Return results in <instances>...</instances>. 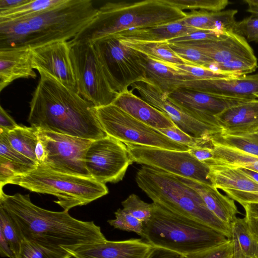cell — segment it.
Returning a JSON list of instances; mask_svg holds the SVG:
<instances>
[{"mask_svg": "<svg viewBox=\"0 0 258 258\" xmlns=\"http://www.w3.org/2000/svg\"><path fill=\"white\" fill-rule=\"evenodd\" d=\"M0 206L14 221L22 239L67 251L107 240L93 221L78 220L68 211L42 208L31 201L29 195H8L0 189Z\"/></svg>", "mask_w": 258, "mask_h": 258, "instance_id": "1", "label": "cell"}, {"mask_svg": "<svg viewBox=\"0 0 258 258\" xmlns=\"http://www.w3.org/2000/svg\"><path fill=\"white\" fill-rule=\"evenodd\" d=\"M38 72L40 79L29 103L31 126L90 140L108 136L91 103L50 74Z\"/></svg>", "mask_w": 258, "mask_h": 258, "instance_id": "2", "label": "cell"}, {"mask_svg": "<svg viewBox=\"0 0 258 258\" xmlns=\"http://www.w3.org/2000/svg\"><path fill=\"white\" fill-rule=\"evenodd\" d=\"M185 16L184 11L166 0L108 2L98 9L93 19L69 41L93 42L126 30L175 22Z\"/></svg>", "mask_w": 258, "mask_h": 258, "instance_id": "3", "label": "cell"}, {"mask_svg": "<svg viewBox=\"0 0 258 258\" xmlns=\"http://www.w3.org/2000/svg\"><path fill=\"white\" fill-rule=\"evenodd\" d=\"M141 237L153 247L184 256L220 245L229 239L200 222L154 203L149 220L143 224Z\"/></svg>", "mask_w": 258, "mask_h": 258, "instance_id": "4", "label": "cell"}, {"mask_svg": "<svg viewBox=\"0 0 258 258\" xmlns=\"http://www.w3.org/2000/svg\"><path fill=\"white\" fill-rule=\"evenodd\" d=\"M136 181L153 203L200 222L227 238H231V225L215 216L199 194L176 175L143 165L137 173Z\"/></svg>", "mask_w": 258, "mask_h": 258, "instance_id": "5", "label": "cell"}, {"mask_svg": "<svg viewBox=\"0 0 258 258\" xmlns=\"http://www.w3.org/2000/svg\"><path fill=\"white\" fill-rule=\"evenodd\" d=\"M7 184L55 196L57 200L54 202L68 211L74 207L86 205L108 193L105 184L92 177L59 172L40 165L11 178Z\"/></svg>", "mask_w": 258, "mask_h": 258, "instance_id": "6", "label": "cell"}, {"mask_svg": "<svg viewBox=\"0 0 258 258\" xmlns=\"http://www.w3.org/2000/svg\"><path fill=\"white\" fill-rule=\"evenodd\" d=\"M98 9L91 0H65L25 20L30 28L27 47L32 49L74 38L93 19Z\"/></svg>", "mask_w": 258, "mask_h": 258, "instance_id": "7", "label": "cell"}, {"mask_svg": "<svg viewBox=\"0 0 258 258\" xmlns=\"http://www.w3.org/2000/svg\"><path fill=\"white\" fill-rule=\"evenodd\" d=\"M68 42L77 93L96 108L113 104L120 94L110 81L92 43Z\"/></svg>", "mask_w": 258, "mask_h": 258, "instance_id": "8", "label": "cell"}, {"mask_svg": "<svg viewBox=\"0 0 258 258\" xmlns=\"http://www.w3.org/2000/svg\"><path fill=\"white\" fill-rule=\"evenodd\" d=\"M96 110L100 123L107 135L124 144L181 151H187L190 148L172 140L113 104L96 108Z\"/></svg>", "mask_w": 258, "mask_h": 258, "instance_id": "9", "label": "cell"}, {"mask_svg": "<svg viewBox=\"0 0 258 258\" xmlns=\"http://www.w3.org/2000/svg\"><path fill=\"white\" fill-rule=\"evenodd\" d=\"M104 70L120 94L135 83L147 80L146 56L112 35L91 42Z\"/></svg>", "mask_w": 258, "mask_h": 258, "instance_id": "10", "label": "cell"}, {"mask_svg": "<svg viewBox=\"0 0 258 258\" xmlns=\"http://www.w3.org/2000/svg\"><path fill=\"white\" fill-rule=\"evenodd\" d=\"M133 162L173 175L211 184L209 167L189 152L125 144Z\"/></svg>", "mask_w": 258, "mask_h": 258, "instance_id": "11", "label": "cell"}, {"mask_svg": "<svg viewBox=\"0 0 258 258\" xmlns=\"http://www.w3.org/2000/svg\"><path fill=\"white\" fill-rule=\"evenodd\" d=\"M37 136L46 151L45 160L40 165L59 172L92 177L85 156L93 140L39 128Z\"/></svg>", "mask_w": 258, "mask_h": 258, "instance_id": "12", "label": "cell"}, {"mask_svg": "<svg viewBox=\"0 0 258 258\" xmlns=\"http://www.w3.org/2000/svg\"><path fill=\"white\" fill-rule=\"evenodd\" d=\"M133 162L126 145L109 136L93 140L85 156L91 176L104 184L121 180Z\"/></svg>", "mask_w": 258, "mask_h": 258, "instance_id": "13", "label": "cell"}, {"mask_svg": "<svg viewBox=\"0 0 258 258\" xmlns=\"http://www.w3.org/2000/svg\"><path fill=\"white\" fill-rule=\"evenodd\" d=\"M132 90L147 103L166 114L179 129L195 137H211L221 133V127L212 126L192 117L147 80L134 83Z\"/></svg>", "mask_w": 258, "mask_h": 258, "instance_id": "14", "label": "cell"}, {"mask_svg": "<svg viewBox=\"0 0 258 258\" xmlns=\"http://www.w3.org/2000/svg\"><path fill=\"white\" fill-rule=\"evenodd\" d=\"M168 96L194 118L219 127H221L217 115L229 107L252 100L212 95L185 88H180Z\"/></svg>", "mask_w": 258, "mask_h": 258, "instance_id": "15", "label": "cell"}, {"mask_svg": "<svg viewBox=\"0 0 258 258\" xmlns=\"http://www.w3.org/2000/svg\"><path fill=\"white\" fill-rule=\"evenodd\" d=\"M34 69L56 78L77 93L68 41H57L31 49Z\"/></svg>", "mask_w": 258, "mask_h": 258, "instance_id": "16", "label": "cell"}, {"mask_svg": "<svg viewBox=\"0 0 258 258\" xmlns=\"http://www.w3.org/2000/svg\"><path fill=\"white\" fill-rule=\"evenodd\" d=\"M181 88L229 98L258 99V74L235 78L184 81Z\"/></svg>", "mask_w": 258, "mask_h": 258, "instance_id": "17", "label": "cell"}, {"mask_svg": "<svg viewBox=\"0 0 258 258\" xmlns=\"http://www.w3.org/2000/svg\"><path fill=\"white\" fill-rule=\"evenodd\" d=\"M152 247L142 238L96 242L68 251L74 258H147Z\"/></svg>", "mask_w": 258, "mask_h": 258, "instance_id": "18", "label": "cell"}, {"mask_svg": "<svg viewBox=\"0 0 258 258\" xmlns=\"http://www.w3.org/2000/svg\"><path fill=\"white\" fill-rule=\"evenodd\" d=\"M185 43L197 48L214 63L234 59L257 60L246 40L233 32H229L227 37L220 40Z\"/></svg>", "mask_w": 258, "mask_h": 258, "instance_id": "19", "label": "cell"}, {"mask_svg": "<svg viewBox=\"0 0 258 258\" xmlns=\"http://www.w3.org/2000/svg\"><path fill=\"white\" fill-rule=\"evenodd\" d=\"M36 77L31 48L0 49V92L15 80Z\"/></svg>", "mask_w": 258, "mask_h": 258, "instance_id": "20", "label": "cell"}, {"mask_svg": "<svg viewBox=\"0 0 258 258\" xmlns=\"http://www.w3.org/2000/svg\"><path fill=\"white\" fill-rule=\"evenodd\" d=\"M222 133L239 135L258 130V99L229 107L216 116Z\"/></svg>", "mask_w": 258, "mask_h": 258, "instance_id": "21", "label": "cell"}, {"mask_svg": "<svg viewBox=\"0 0 258 258\" xmlns=\"http://www.w3.org/2000/svg\"><path fill=\"white\" fill-rule=\"evenodd\" d=\"M113 104L135 119L157 130L175 125L164 113L153 107L128 89L117 97Z\"/></svg>", "mask_w": 258, "mask_h": 258, "instance_id": "22", "label": "cell"}, {"mask_svg": "<svg viewBox=\"0 0 258 258\" xmlns=\"http://www.w3.org/2000/svg\"><path fill=\"white\" fill-rule=\"evenodd\" d=\"M178 179L195 190L208 209L222 222L231 225L239 214L234 201L220 193L211 184L176 176Z\"/></svg>", "mask_w": 258, "mask_h": 258, "instance_id": "23", "label": "cell"}, {"mask_svg": "<svg viewBox=\"0 0 258 258\" xmlns=\"http://www.w3.org/2000/svg\"><path fill=\"white\" fill-rule=\"evenodd\" d=\"M199 30L186 26L181 20L147 28L126 30L114 35L120 40L159 42L169 41Z\"/></svg>", "mask_w": 258, "mask_h": 258, "instance_id": "24", "label": "cell"}, {"mask_svg": "<svg viewBox=\"0 0 258 258\" xmlns=\"http://www.w3.org/2000/svg\"><path fill=\"white\" fill-rule=\"evenodd\" d=\"M237 13L236 10L219 12L194 10L186 13L185 17L181 20L186 26L198 29L233 32Z\"/></svg>", "mask_w": 258, "mask_h": 258, "instance_id": "25", "label": "cell"}, {"mask_svg": "<svg viewBox=\"0 0 258 258\" xmlns=\"http://www.w3.org/2000/svg\"><path fill=\"white\" fill-rule=\"evenodd\" d=\"M208 166V178L215 188L222 190L258 191V183L245 175L240 168L217 164Z\"/></svg>", "mask_w": 258, "mask_h": 258, "instance_id": "26", "label": "cell"}, {"mask_svg": "<svg viewBox=\"0 0 258 258\" xmlns=\"http://www.w3.org/2000/svg\"><path fill=\"white\" fill-rule=\"evenodd\" d=\"M145 66L147 80L168 95L181 88L185 81L183 77L169 63L146 56Z\"/></svg>", "mask_w": 258, "mask_h": 258, "instance_id": "27", "label": "cell"}, {"mask_svg": "<svg viewBox=\"0 0 258 258\" xmlns=\"http://www.w3.org/2000/svg\"><path fill=\"white\" fill-rule=\"evenodd\" d=\"M232 258H258V242L252 235L245 218L237 217L231 224Z\"/></svg>", "mask_w": 258, "mask_h": 258, "instance_id": "28", "label": "cell"}, {"mask_svg": "<svg viewBox=\"0 0 258 258\" xmlns=\"http://www.w3.org/2000/svg\"><path fill=\"white\" fill-rule=\"evenodd\" d=\"M214 157L207 165L217 164L234 168H243L258 173V157L227 147L212 140Z\"/></svg>", "mask_w": 258, "mask_h": 258, "instance_id": "29", "label": "cell"}, {"mask_svg": "<svg viewBox=\"0 0 258 258\" xmlns=\"http://www.w3.org/2000/svg\"><path fill=\"white\" fill-rule=\"evenodd\" d=\"M119 40L128 47L159 61L169 64L190 65L173 51L168 41L142 42Z\"/></svg>", "mask_w": 258, "mask_h": 258, "instance_id": "30", "label": "cell"}, {"mask_svg": "<svg viewBox=\"0 0 258 258\" xmlns=\"http://www.w3.org/2000/svg\"><path fill=\"white\" fill-rule=\"evenodd\" d=\"M37 131L38 128L35 127L19 125L9 132H2L6 133L9 143L14 149L37 165L35 151L38 142Z\"/></svg>", "mask_w": 258, "mask_h": 258, "instance_id": "31", "label": "cell"}, {"mask_svg": "<svg viewBox=\"0 0 258 258\" xmlns=\"http://www.w3.org/2000/svg\"><path fill=\"white\" fill-rule=\"evenodd\" d=\"M29 35L25 20L0 23V49L27 47Z\"/></svg>", "mask_w": 258, "mask_h": 258, "instance_id": "32", "label": "cell"}, {"mask_svg": "<svg viewBox=\"0 0 258 258\" xmlns=\"http://www.w3.org/2000/svg\"><path fill=\"white\" fill-rule=\"evenodd\" d=\"M65 0H28L15 8L0 11V23L24 20L54 7Z\"/></svg>", "mask_w": 258, "mask_h": 258, "instance_id": "33", "label": "cell"}, {"mask_svg": "<svg viewBox=\"0 0 258 258\" xmlns=\"http://www.w3.org/2000/svg\"><path fill=\"white\" fill-rule=\"evenodd\" d=\"M67 251L49 247L33 241L22 239L15 258H70Z\"/></svg>", "mask_w": 258, "mask_h": 258, "instance_id": "34", "label": "cell"}, {"mask_svg": "<svg viewBox=\"0 0 258 258\" xmlns=\"http://www.w3.org/2000/svg\"><path fill=\"white\" fill-rule=\"evenodd\" d=\"M170 64L183 77L185 81L235 78L241 77L232 74L223 73L192 65Z\"/></svg>", "mask_w": 258, "mask_h": 258, "instance_id": "35", "label": "cell"}, {"mask_svg": "<svg viewBox=\"0 0 258 258\" xmlns=\"http://www.w3.org/2000/svg\"><path fill=\"white\" fill-rule=\"evenodd\" d=\"M171 48L190 65L210 69L214 63L196 47L185 42L169 43Z\"/></svg>", "mask_w": 258, "mask_h": 258, "instance_id": "36", "label": "cell"}, {"mask_svg": "<svg viewBox=\"0 0 258 258\" xmlns=\"http://www.w3.org/2000/svg\"><path fill=\"white\" fill-rule=\"evenodd\" d=\"M212 140L258 157V143L247 137L221 133L213 136Z\"/></svg>", "mask_w": 258, "mask_h": 258, "instance_id": "37", "label": "cell"}, {"mask_svg": "<svg viewBox=\"0 0 258 258\" xmlns=\"http://www.w3.org/2000/svg\"><path fill=\"white\" fill-rule=\"evenodd\" d=\"M167 3L179 10L219 12L228 6L227 0H166Z\"/></svg>", "mask_w": 258, "mask_h": 258, "instance_id": "38", "label": "cell"}, {"mask_svg": "<svg viewBox=\"0 0 258 258\" xmlns=\"http://www.w3.org/2000/svg\"><path fill=\"white\" fill-rule=\"evenodd\" d=\"M158 130L172 140L189 148L213 147L212 143L213 136L203 138L192 137L183 132L175 125L172 127L160 128Z\"/></svg>", "mask_w": 258, "mask_h": 258, "instance_id": "39", "label": "cell"}, {"mask_svg": "<svg viewBox=\"0 0 258 258\" xmlns=\"http://www.w3.org/2000/svg\"><path fill=\"white\" fill-rule=\"evenodd\" d=\"M121 205L122 209L125 212L138 219L143 224L149 220L153 209V203H146L135 194L130 195L121 202Z\"/></svg>", "mask_w": 258, "mask_h": 258, "instance_id": "40", "label": "cell"}, {"mask_svg": "<svg viewBox=\"0 0 258 258\" xmlns=\"http://www.w3.org/2000/svg\"><path fill=\"white\" fill-rule=\"evenodd\" d=\"M0 232L3 234L12 251L16 256L19 251L22 239L14 221L9 214L1 206Z\"/></svg>", "mask_w": 258, "mask_h": 258, "instance_id": "41", "label": "cell"}, {"mask_svg": "<svg viewBox=\"0 0 258 258\" xmlns=\"http://www.w3.org/2000/svg\"><path fill=\"white\" fill-rule=\"evenodd\" d=\"M257 67V60L234 59L221 63H213L210 69L243 76L255 72Z\"/></svg>", "mask_w": 258, "mask_h": 258, "instance_id": "42", "label": "cell"}, {"mask_svg": "<svg viewBox=\"0 0 258 258\" xmlns=\"http://www.w3.org/2000/svg\"><path fill=\"white\" fill-rule=\"evenodd\" d=\"M115 218L107 221L109 224L115 229L132 231L140 236L143 231V223L123 209H118L114 213Z\"/></svg>", "mask_w": 258, "mask_h": 258, "instance_id": "43", "label": "cell"}, {"mask_svg": "<svg viewBox=\"0 0 258 258\" xmlns=\"http://www.w3.org/2000/svg\"><path fill=\"white\" fill-rule=\"evenodd\" d=\"M35 167L28 166L0 157L1 189L11 178L27 173Z\"/></svg>", "mask_w": 258, "mask_h": 258, "instance_id": "44", "label": "cell"}, {"mask_svg": "<svg viewBox=\"0 0 258 258\" xmlns=\"http://www.w3.org/2000/svg\"><path fill=\"white\" fill-rule=\"evenodd\" d=\"M233 33L244 37L247 42L258 43V16H250L236 22Z\"/></svg>", "mask_w": 258, "mask_h": 258, "instance_id": "45", "label": "cell"}, {"mask_svg": "<svg viewBox=\"0 0 258 258\" xmlns=\"http://www.w3.org/2000/svg\"><path fill=\"white\" fill-rule=\"evenodd\" d=\"M0 157L30 167L37 165L31 160L14 149L9 143L6 133L0 131Z\"/></svg>", "mask_w": 258, "mask_h": 258, "instance_id": "46", "label": "cell"}, {"mask_svg": "<svg viewBox=\"0 0 258 258\" xmlns=\"http://www.w3.org/2000/svg\"><path fill=\"white\" fill-rule=\"evenodd\" d=\"M228 33L199 30L186 35L170 40L168 42L169 43H173L190 41L217 40L227 37Z\"/></svg>", "mask_w": 258, "mask_h": 258, "instance_id": "47", "label": "cell"}, {"mask_svg": "<svg viewBox=\"0 0 258 258\" xmlns=\"http://www.w3.org/2000/svg\"><path fill=\"white\" fill-rule=\"evenodd\" d=\"M185 256L186 258H232V242L229 239L220 245Z\"/></svg>", "mask_w": 258, "mask_h": 258, "instance_id": "48", "label": "cell"}, {"mask_svg": "<svg viewBox=\"0 0 258 258\" xmlns=\"http://www.w3.org/2000/svg\"><path fill=\"white\" fill-rule=\"evenodd\" d=\"M245 215L244 217L248 227L254 239L258 242V203H243Z\"/></svg>", "mask_w": 258, "mask_h": 258, "instance_id": "49", "label": "cell"}, {"mask_svg": "<svg viewBox=\"0 0 258 258\" xmlns=\"http://www.w3.org/2000/svg\"><path fill=\"white\" fill-rule=\"evenodd\" d=\"M223 190L228 197L240 204L243 203H258V191L246 192L229 189Z\"/></svg>", "mask_w": 258, "mask_h": 258, "instance_id": "50", "label": "cell"}, {"mask_svg": "<svg viewBox=\"0 0 258 258\" xmlns=\"http://www.w3.org/2000/svg\"><path fill=\"white\" fill-rule=\"evenodd\" d=\"M188 152L198 160L205 164L212 160L214 157L213 147L190 148Z\"/></svg>", "mask_w": 258, "mask_h": 258, "instance_id": "51", "label": "cell"}, {"mask_svg": "<svg viewBox=\"0 0 258 258\" xmlns=\"http://www.w3.org/2000/svg\"><path fill=\"white\" fill-rule=\"evenodd\" d=\"M18 125L13 118L0 106V131L9 132L18 127Z\"/></svg>", "mask_w": 258, "mask_h": 258, "instance_id": "52", "label": "cell"}, {"mask_svg": "<svg viewBox=\"0 0 258 258\" xmlns=\"http://www.w3.org/2000/svg\"><path fill=\"white\" fill-rule=\"evenodd\" d=\"M147 258H186L185 256L160 247H153Z\"/></svg>", "mask_w": 258, "mask_h": 258, "instance_id": "53", "label": "cell"}, {"mask_svg": "<svg viewBox=\"0 0 258 258\" xmlns=\"http://www.w3.org/2000/svg\"><path fill=\"white\" fill-rule=\"evenodd\" d=\"M0 254L1 257L15 258V255L12 251L8 241L0 232Z\"/></svg>", "mask_w": 258, "mask_h": 258, "instance_id": "54", "label": "cell"}, {"mask_svg": "<svg viewBox=\"0 0 258 258\" xmlns=\"http://www.w3.org/2000/svg\"><path fill=\"white\" fill-rule=\"evenodd\" d=\"M28 0H0V11L10 10L17 7Z\"/></svg>", "mask_w": 258, "mask_h": 258, "instance_id": "55", "label": "cell"}, {"mask_svg": "<svg viewBox=\"0 0 258 258\" xmlns=\"http://www.w3.org/2000/svg\"><path fill=\"white\" fill-rule=\"evenodd\" d=\"M248 5L246 11L252 15L258 16V0H245Z\"/></svg>", "mask_w": 258, "mask_h": 258, "instance_id": "56", "label": "cell"}, {"mask_svg": "<svg viewBox=\"0 0 258 258\" xmlns=\"http://www.w3.org/2000/svg\"><path fill=\"white\" fill-rule=\"evenodd\" d=\"M248 177L258 183V173L249 169L243 168H239Z\"/></svg>", "mask_w": 258, "mask_h": 258, "instance_id": "57", "label": "cell"}, {"mask_svg": "<svg viewBox=\"0 0 258 258\" xmlns=\"http://www.w3.org/2000/svg\"><path fill=\"white\" fill-rule=\"evenodd\" d=\"M239 135L247 137L248 138H250V139L258 143V130H257L255 132L252 133L242 134V135Z\"/></svg>", "mask_w": 258, "mask_h": 258, "instance_id": "58", "label": "cell"}, {"mask_svg": "<svg viewBox=\"0 0 258 258\" xmlns=\"http://www.w3.org/2000/svg\"><path fill=\"white\" fill-rule=\"evenodd\" d=\"M73 257H70V258H72Z\"/></svg>", "mask_w": 258, "mask_h": 258, "instance_id": "59", "label": "cell"}]
</instances>
